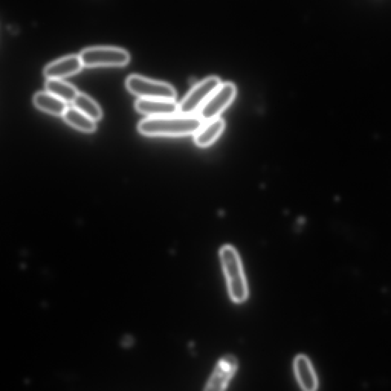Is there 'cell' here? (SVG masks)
<instances>
[{
	"label": "cell",
	"mask_w": 391,
	"mask_h": 391,
	"mask_svg": "<svg viewBox=\"0 0 391 391\" xmlns=\"http://www.w3.org/2000/svg\"><path fill=\"white\" fill-rule=\"evenodd\" d=\"M204 122L197 115L173 114L146 118L138 124V130L149 136H195Z\"/></svg>",
	"instance_id": "obj_1"
},
{
	"label": "cell",
	"mask_w": 391,
	"mask_h": 391,
	"mask_svg": "<svg viewBox=\"0 0 391 391\" xmlns=\"http://www.w3.org/2000/svg\"><path fill=\"white\" fill-rule=\"evenodd\" d=\"M220 255L231 299L238 304L246 301L248 290L239 253L232 246H225L220 249Z\"/></svg>",
	"instance_id": "obj_2"
},
{
	"label": "cell",
	"mask_w": 391,
	"mask_h": 391,
	"mask_svg": "<svg viewBox=\"0 0 391 391\" xmlns=\"http://www.w3.org/2000/svg\"><path fill=\"white\" fill-rule=\"evenodd\" d=\"M126 85L130 92L139 98L176 101L177 97L176 90L169 83L149 79L138 74L129 75Z\"/></svg>",
	"instance_id": "obj_3"
},
{
	"label": "cell",
	"mask_w": 391,
	"mask_h": 391,
	"mask_svg": "<svg viewBox=\"0 0 391 391\" xmlns=\"http://www.w3.org/2000/svg\"><path fill=\"white\" fill-rule=\"evenodd\" d=\"M221 85V79L218 76H209L197 83L178 104V113L197 115L207 99Z\"/></svg>",
	"instance_id": "obj_4"
},
{
	"label": "cell",
	"mask_w": 391,
	"mask_h": 391,
	"mask_svg": "<svg viewBox=\"0 0 391 391\" xmlns=\"http://www.w3.org/2000/svg\"><path fill=\"white\" fill-rule=\"evenodd\" d=\"M83 65L122 66L130 60L129 53L121 48L114 46H94L83 49L80 53Z\"/></svg>",
	"instance_id": "obj_5"
},
{
	"label": "cell",
	"mask_w": 391,
	"mask_h": 391,
	"mask_svg": "<svg viewBox=\"0 0 391 391\" xmlns=\"http://www.w3.org/2000/svg\"><path fill=\"white\" fill-rule=\"evenodd\" d=\"M236 91V87L233 83H222V85L207 99L197 115L204 122L219 118L221 113L234 101Z\"/></svg>",
	"instance_id": "obj_6"
},
{
	"label": "cell",
	"mask_w": 391,
	"mask_h": 391,
	"mask_svg": "<svg viewBox=\"0 0 391 391\" xmlns=\"http://www.w3.org/2000/svg\"><path fill=\"white\" fill-rule=\"evenodd\" d=\"M238 368L236 357L228 355L220 360L204 391H225Z\"/></svg>",
	"instance_id": "obj_7"
},
{
	"label": "cell",
	"mask_w": 391,
	"mask_h": 391,
	"mask_svg": "<svg viewBox=\"0 0 391 391\" xmlns=\"http://www.w3.org/2000/svg\"><path fill=\"white\" fill-rule=\"evenodd\" d=\"M135 107L138 112L148 115V118L178 113V104L170 99L138 98Z\"/></svg>",
	"instance_id": "obj_8"
},
{
	"label": "cell",
	"mask_w": 391,
	"mask_h": 391,
	"mask_svg": "<svg viewBox=\"0 0 391 391\" xmlns=\"http://www.w3.org/2000/svg\"><path fill=\"white\" fill-rule=\"evenodd\" d=\"M83 66L80 55H70L47 64L43 73L47 78L61 79L78 72Z\"/></svg>",
	"instance_id": "obj_9"
},
{
	"label": "cell",
	"mask_w": 391,
	"mask_h": 391,
	"mask_svg": "<svg viewBox=\"0 0 391 391\" xmlns=\"http://www.w3.org/2000/svg\"><path fill=\"white\" fill-rule=\"evenodd\" d=\"M294 371L299 385L304 391H315L318 381L313 365L306 355H298L294 361Z\"/></svg>",
	"instance_id": "obj_10"
},
{
	"label": "cell",
	"mask_w": 391,
	"mask_h": 391,
	"mask_svg": "<svg viewBox=\"0 0 391 391\" xmlns=\"http://www.w3.org/2000/svg\"><path fill=\"white\" fill-rule=\"evenodd\" d=\"M226 127V122L222 118H216L205 122L194 136L195 144L201 148H206L215 143Z\"/></svg>",
	"instance_id": "obj_11"
},
{
	"label": "cell",
	"mask_w": 391,
	"mask_h": 391,
	"mask_svg": "<svg viewBox=\"0 0 391 391\" xmlns=\"http://www.w3.org/2000/svg\"><path fill=\"white\" fill-rule=\"evenodd\" d=\"M33 103L39 110L54 115H63L66 110V103L62 99L47 92L39 91L33 96Z\"/></svg>",
	"instance_id": "obj_12"
},
{
	"label": "cell",
	"mask_w": 391,
	"mask_h": 391,
	"mask_svg": "<svg viewBox=\"0 0 391 391\" xmlns=\"http://www.w3.org/2000/svg\"><path fill=\"white\" fill-rule=\"evenodd\" d=\"M47 92L60 98L66 103L72 102L78 94L76 87L61 79L48 78L45 83Z\"/></svg>",
	"instance_id": "obj_13"
},
{
	"label": "cell",
	"mask_w": 391,
	"mask_h": 391,
	"mask_svg": "<svg viewBox=\"0 0 391 391\" xmlns=\"http://www.w3.org/2000/svg\"><path fill=\"white\" fill-rule=\"evenodd\" d=\"M62 118L71 127L83 131H94L97 127L96 121L73 106L66 108Z\"/></svg>",
	"instance_id": "obj_14"
},
{
	"label": "cell",
	"mask_w": 391,
	"mask_h": 391,
	"mask_svg": "<svg viewBox=\"0 0 391 391\" xmlns=\"http://www.w3.org/2000/svg\"><path fill=\"white\" fill-rule=\"evenodd\" d=\"M73 105L76 109L94 121L99 120L102 118L103 113L101 106L92 98L84 93H78L73 101Z\"/></svg>",
	"instance_id": "obj_15"
}]
</instances>
